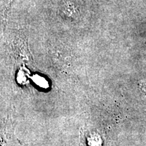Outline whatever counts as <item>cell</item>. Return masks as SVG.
Wrapping results in <instances>:
<instances>
[{
  "label": "cell",
  "mask_w": 146,
  "mask_h": 146,
  "mask_svg": "<svg viewBox=\"0 0 146 146\" xmlns=\"http://www.w3.org/2000/svg\"><path fill=\"white\" fill-rule=\"evenodd\" d=\"M140 86H141V88L143 89L144 92H145L146 94V83H141V84H140Z\"/></svg>",
  "instance_id": "1"
}]
</instances>
